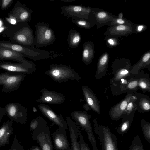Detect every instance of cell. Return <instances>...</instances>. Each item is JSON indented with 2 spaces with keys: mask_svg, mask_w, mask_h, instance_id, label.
<instances>
[{
  "mask_svg": "<svg viewBox=\"0 0 150 150\" xmlns=\"http://www.w3.org/2000/svg\"><path fill=\"white\" fill-rule=\"evenodd\" d=\"M0 47L21 53L25 57L35 61L43 59H52L59 56L58 53L55 52L43 50L34 47H26L11 41L0 40Z\"/></svg>",
  "mask_w": 150,
  "mask_h": 150,
  "instance_id": "1",
  "label": "cell"
},
{
  "mask_svg": "<svg viewBox=\"0 0 150 150\" xmlns=\"http://www.w3.org/2000/svg\"><path fill=\"white\" fill-rule=\"evenodd\" d=\"M6 35L13 43L30 47L35 45L33 30L28 24L13 26Z\"/></svg>",
  "mask_w": 150,
  "mask_h": 150,
  "instance_id": "2",
  "label": "cell"
},
{
  "mask_svg": "<svg viewBox=\"0 0 150 150\" xmlns=\"http://www.w3.org/2000/svg\"><path fill=\"white\" fill-rule=\"evenodd\" d=\"M45 74L54 81L61 83L69 80H81L78 73L70 67L63 64H52Z\"/></svg>",
  "mask_w": 150,
  "mask_h": 150,
  "instance_id": "3",
  "label": "cell"
},
{
  "mask_svg": "<svg viewBox=\"0 0 150 150\" xmlns=\"http://www.w3.org/2000/svg\"><path fill=\"white\" fill-rule=\"evenodd\" d=\"M93 121L94 132L98 136L102 150H119L117 147V137L110 129L99 124L96 119H93Z\"/></svg>",
  "mask_w": 150,
  "mask_h": 150,
  "instance_id": "4",
  "label": "cell"
},
{
  "mask_svg": "<svg viewBox=\"0 0 150 150\" xmlns=\"http://www.w3.org/2000/svg\"><path fill=\"white\" fill-rule=\"evenodd\" d=\"M32 12L31 10L18 1L10 11L8 17L5 19L13 26L28 24L31 20Z\"/></svg>",
  "mask_w": 150,
  "mask_h": 150,
  "instance_id": "5",
  "label": "cell"
},
{
  "mask_svg": "<svg viewBox=\"0 0 150 150\" xmlns=\"http://www.w3.org/2000/svg\"><path fill=\"white\" fill-rule=\"evenodd\" d=\"M35 27V44L37 48L49 45L55 42V35L48 25L40 22L36 24Z\"/></svg>",
  "mask_w": 150,
  "mask_h": 150,
  "instance_id": "6",
  "label": "cell"
},
{
  "mask_svg": "<svg viewBox=\"0 0 150 150\" xmlns=\"http://www.w3.org/2000/svg\"><path fill=\"white\" fill-rule=\"evenodd\" d=\"M71 116L76 123L86 132L93 150H98L90 121L91 115L84 111L77 110L71 112Z\"/></svg>",
  "mask_w": 150,
  "mask_h": 150,
  "instance_id": "7",
  "label": "cell"
},
{
  "mask_svg": "<svg viewBox=\"0 0 150 150\" xmlns=\"http://www.w3.org/2000/svg\"><path fill=\"white\" fill-rule=\"evenodd\" d=\"M26 76L23 74H11L6 72L0 73V86H2V91L9 93L19 89Z\"/></svg>",
  "mask_w": 150,
  "mask_h": 150,
  "instance_id": "8",
  "label": "cell"
},
{
  "mask_svg": "<svg viewBox=\"0 0 150 150\" xmlns=\"http://www.w3.org/2000/svg\"><path fill=\"white\" fill-rule=\"evenodd\" d=\"M4 111L11 120L17 123L25 124L27 119V110L18 103L11 102L4 108Z\"/></svg>",
  "mask_w": 150,
  "mask_h": 150,
  "instance_id": "9",
  "label": "cell"
},
{
  "mask_svg": "<svg viewBox=\"0 0 150 150\" xmlns=\"http://www.w3.org/2000/svg\"><path fill=\"white\" fill-rule=\"evenodd\" d=\"M0 69L5 72L16 74H30L36 70L35 64L13 63L7 61L0 62Z\"/></svg>",
  "mask_w": 150,
  "mask_h": 150,
  "instance_id": "10",
  "label": "cell"
},
{
  "mask_svg": "<svg viewBox=\"0 0 150 150\" xmlns=\"http://www.w3.org/2000/svg\"><path fill=\"white\" fill-rule=\"evenodd\" d=\"M60 10L62 14L66 17L86 20L88 19L91 12L90 8L79 5L63 6L61 7Z\"/></svg>",
  "mask_w": 150,
  "mask_h": 150,
  "instance_id": "11",
  "label": "cell"
},
{
  "mask_svg": "<svg viewBox=\"0 0 150 150\" xmlns=\"http://www.w3.org/2000/svg\"><path fill=\"white\" fill-rule=\"evenodd\" d=\"M38 106L42 114L57 126L59 128L65 130L67 129V121L62 117L56 113L49 106L42 103L38 105Z\"/></svg>",
  "mask_w": 150,
  "mask_h": 150,
  "instance_id": "12",
  "label": "cell"
},
{
  "mask_svg": "<svg viewBox=\"0 0 150 150\" xmlns=\"http://www.w3.org/2000/svg\"><path fill=\"white\" fill-rule=\"evenodd\" d=\"M42 93L40 98L36 100L38 102L51 104H60L65 101V97L59 92L43 88L40 90Z\"/></svg>",
  "mask_w": 150,
  "mask_h": 150,
  "instance_id": "13",
  "label": "cell"
},
{
  "mask_svg": "<svg viewBox=\"0 0 150 150\" xmlns=\"http://www.w3.org/2000/svg\"><path fill=\"white\" fill-rule=\"evenodd\" d=\"M82 90L86 103L83 108L86 111L92 109L98 114L100 113V107L96 95L88 86H83Z\"/></svg>",
  "mask_w": 150,
  "mask_h": 150,
  "instance_id": "14",
  "label": "cell"
},
{
  "mask_svg": "<svg viewBox=\"0 0 150 150\" xmlns=\"http://www.w3.org/2000/svg\"><path fill=\"white\" fill-rule=\"evenodd\" d=\"M55 150H71L66 130L58 128L52 135Z\"/></svg>",
  "mask_w": 150,
  "mask_h": 150,
  "instance_id": "15",
  "label": "cell"
},
{
  "mask_svg": "<svg viewBox=\"0 0 150 150\" xmlns=\"http://www.w3.org/2000/svg\"><path fill=\"white\" fill-rule=\"evenodd\" d=\"M133 95L129 93L120 102L112 107L109 112L110 118L113 120H117L123 118L127 106Z\"/></svg>",
  "mask_w": 150,
  "mask_h": 150,
  "instance_id": "16",
  "label": "cell"
},
{
  "mask_svg": "<svg viewBox=\"0 0 150 150\" xmlns=\"http://www.w3.org/2000/svg\"><path fill=\"white\" fill-rule=\"evenodd\" d=\"M7 60H13L23 64H30L32 62L26 59L21 53L0 47V62Z\"/></svg>",
  "mask_w": 150,
  "mask_h": 150,
  "instance_id": "17",
  "label": "cell"
},
{
  "mask_svg": "<svg viewBox=\"0 0 150 150\" xmlns=\"http://www.w3.org/2000/svg\"><path fill=\"white\" fill-rule=\"evenodd\" d=\"M66 120L68 126L69 127L71 148L72 150H80L79 143L77 140L80 130L76 124L69 116L66 117Z\"/></svg>",
  "mask_w": 150,
  "mask_h": 150,
  "instance_id": "18",
  "label": "cell"
},
{
  "mask_svg": "<svg viewBox=\"0 0 150 150\" xmlns=\"http://www.w3.org/2000/svg\"><path fill=\"white\" fill-rule=\"evenodd\" d=\"M12 123L11 120L5 122L0 128V148L9 144V137L13 132Z\"/></svg>",
  "mask_w": 150,
  "mask_h": 150,
  "instance_id": "19",
  "label": "cell"
},
{
  "mask_svg": "<svg viewBox=\"0 0 150 150\" xmlns=\"http://www.w3.org/2000/svg\"><path fill=\"white\" fill-rule=\"evenodd\" d=\"M108 60V55L107 53L103 55L100 59L98 64L95 77L96 79H99L106 74Z\"/></svg>",
  "mask_w": 150,
  "mask_h": 150,
  "instance_id": "20",
  "label": "cell"
},
{
  "mask_svg": "<svg viewBox=\"0 0 150 150\" xmlns=\"http://www.w3.org/2000/svg\"><path fill=\"white\" fill-rule=\"evenodd\" d=\"M94 50L92 43L88 42L83 45V50L82 55V60L86 64H90L93 56Z\"/></svg>",
  "mask_w": 150,
  "mask_h": 150,
  "instance_id": "21",
  "label": "cell"
},
{
  "mask_svg": "<svg viewBox=\"0 0 150 150\" xmlns=\"http://www.w3.org/2000/svg\"><path fill=\"white\" fill-rule=\"evenodd\" d=\"M81 39L79 32L73 29L71 30L69 32L67 39L68 45L71 48L75 49L79 46Z\"/></svg>",
  "mask_w": 150,
  "mask_h": 150,
  "instance_id": "22",
  "label": "cell"
},
{
  "mask_svg": "<svg viewBox=\"0 0 150 150\" xmlns=\"http://www.w3.org/2000/svg\"><path fill=\"white\" fill-rule=\"evenodd\" d=\"M132 27L130 25H119L111 27L109 30L110 34L112 35H125L132 31Z\"/></svg>",
  "mask_w": 150,
  "mask_h": 150,
  "instance_id": "23",
  "label": "cell"
},
{
  "mask_svg": "<svg viewBox=\"0 0 150 150\" xmlns=\"http://www.w3.org/2000/svg\"><path fill=\"white\" fill-rule=\"evenodd\" d=\"M134 115L123 118L122 122L117 128L116 132L119 134H123L129 129L133 120Z\"/></svg>",
  "mask_w": 150,
  "mask_h": 150,
  "instance_id": "24",
  "label": "cell"
},
{
  "mask_svg": "<svg viewBox=\"0 0 150 150\" xmlns=\"http://www.w3.org/2000/svg\"><path fill=\"white\" fill-rule=\"evenodd\" d=\"M131 70L128 69L126 67L118 68L114 74V76L110 81L113 84L115 82L122 80L124 78L129 76L131 73Z\"/></svg>",
  "mask_w": 150,
  "mask_h": 150,
  "instance_id": "25",
  "label": "cell"
},
{
  "mask_svg": "<svg viewBox=\"0 0 150 150\" xmlns=\"http://www.w3.org/2000/svg\"><path fill=\"white\" fill-rule=\"evenodd\" d=\"M150 53L149 52L145 54L140 61L131 70V73L132 74H137L140 68L150 64Z\"/></svg>",
  "mask_w": 150,
  "mask_h": 150,
  "instance_id": "26",
  "label": "cell"
},
{
  "mask_svg": "<svg viewBox=\"0 0 150 150\" xmlns=\"http://www.w3.org/2000/svg\"><path fill=\"white\" fill-rule=\"evenodd\" d=\"M137 97L133 96L127 106L123 118L132 115H134L137 109Z\"/></svg>",
  "mask_w": 150,
  "mask_h": 150,
  "instance_id": "27",
  "label": "cell"
},
{
  "mask_svg": "<svg viewBox=\"0 0 150 150\" xmlns=\"http://www.w3.org/2000/svg\"><path fill=\"white\" fill-rule=\"evenodd\" d=\"M140 125L143 133L146 140L150 143V123L143 119L140 120Z\"/></svg>",
  "mask_w": 150,
  "mask_h": 150,
  "instance_id": "28",
  "label": "cell"
},
{
  "mask_svg": "<svg viewBox=\"0 0 150 150\" xmlns=\"http://www.w3.org/2000/svg\"><path fill=\"white\" fill-rule=\"evenodd\" d=\"M128 150H144L143 144L138 134L134 137Z\"/></svg>",
  "mask_w": 150,
  "mask_h": 150,
  "instance_id": "29",
  "label": "cell"
},
{
  "mask_svg": "<svg viewBox=\"0 0 150 150\" xmlns=\"http://www.w3.org/2000/svg\"><path fill=\"white\" fill-rule=\"evenodd\" d=\"M13 26L5 19L0 18V35H6L11 30Z\"/></svg>",
  "mask_w": 150,
  "mask_h": 150,
  "instance_id": "30",
  "label": "cell"
},
{
  "mask_svg": "<svg viewBox=\"0 0 150 150\" xmlns=\"http://www.w3.org/2000/svg\"><path fill=\"white\" fill-rule=\"evenodd\" d=\"M137 105V108L141 110V111H148L150 109V102L147 98L142 97L139 100Z\"/></svg>",
  "mask_w": 150,
  "mask_h": 150,
  "instance_id": "31",
  "label": "cell"
},
{
  "mask_svg": "<svg viewBox=\"0 0 150 150\" xmlns=\"http://www.w3.org/2000/svg\"><path fill=\"white\" fill-rule=\"evenodd\" d=\"M71 18L73 23L78 27L87 29L90 28V23L86 20L75 18Z\"/></svg>",
  "mask_w": 150,
  "mask_h": 150,
  "instance_id": "32",
  "label": "cell"
},
{
  "mask_svg": "<svg viewBox=\"0 0 150 150\" xmlns=\"http://www.w3.org/2000/svg\"><path fill=\"white\" fill-rule=\"evenodd\" d=\"M139 86L142 90L150 92V81L144 77H141L139 79Z\"/></svg>",
  "mask_w": 150,
  "mask_h": 150,
  "instance_id": "33",
  "label": "cell"
},
{
  "mask_svg": "<svg viewBox=\"0 0 150 150\" xmlns=\"http://www.w3.org/2000/svg\"><path fill=\"white\" fill-rule=\"evenodd\" d=\"M79 142L80 150H90L88 145L85 142L83 136L80 131L79 132Z\"/></svg>",
  "mask_w": 150,
  "mask_h": 150,
  "instance_id": "34",
  "label": "cell"
},
{
  "mask_svg": "<svg viewBox=\"0 0 150 150\" xmlns=\"http://www.w3.org/2000/svg\"><path fill=\"white\" fill-rule=\"evenodd\" d=\"M125 88L129 90H136L139 86V79L130 81Z\"/></svg>",
  "mask_w": 150,
  "mask_h": 150,
  "instance_id": "35",
  "label": "cell"
},
{
  "mask_svg": "<svg viewBox=\"0 0 150 150\" xmlns=\"http://www.w3.org/2000/svg\"><path fill=\"white\" fill-rule=\"evenodd\" d=\"M14 1L13 0H0V6L2 10H5L9 7Z\"/></svg>",
  "mask_w": 150,
  "mask_h": 150,
  "instance_id": "36",
  "label": "cell"
},
{
  "mask_svg": "<svg viewBox=\"0 0 150 150\" xmlns=\"http://www.w3.org/2000/svg\"><path fill=\"white\" fill-rule=\"evenodd\" d=\"M10 150H24V148L20 145L16 136L15 137Z\"/></svg>",
  "mask_w": 150,
  "mask_h": 150,
  "instance_id": "37",
  "label": "cell"
},
{
  "mask_svg": "<svg viewBox=\"0 0 150 150\" xmlns=\"http://www.w3.org/2000/svg\"><path fill=\"white\" fill-rule=\"evenodd\" d=\"M97 18L100 21H106L109 18L108 14L105 12H100L96 15Z\"/></svg>",
  "mask_w": 150,
  "mask_h": 150,
  "instance_id": "38",
  "label": "cell"
},
{
  "mask_svg": "<svg viewBox=\"0 0 150 150\" xmlns=\"http://www.w3.org/2000/svg\"><path fill=\"white\" fill-rule=\"evenodd\" d=\"M39 116L34 119L31 121L30 125V130L33 131L38 127L39 122Z\"/></svg>",
  "mask_w": 150,
  "mask_h": 150,
  "instance_id": "39",
  "label": "cell"
},
{
  "mask_svg": "<svg viewBox=\"0 0 150 150\" xmlns=\"http://www.w3.org/2000/svg\"><path fill=\"white\" fill-rule=\"evenodd\" d=\"M113 23L114 24H118L120 25H124L126 24V21L122 18H118L113 20Z\"/></svg>",
  "mask_w": 150,
  "mask_h": 150,
  "instance_id": "40",
  "label": "cell"
},
{
  "mask_svg": "<svg viewBox=\"0 0 150 150\" xmlns=\"http://www.w3.org/2000/svg\"><path fill=\"white\" fill-rule=\"evenodd\" d=\"M108 43L111 46H114L116 44L115 40L112 38H109L107 40Z\"/></svg>",
  "mask_w": 150,
  "mask_h": 150,
  "instance_id": "41",
  "label": "cell"
},
{
  "mask_svg": "<svg viewBox=\"0 0 150 150\" xmlns=\"http://www.w3.org/2000/svg\"><path fill=\"white\" fill-rule=\"evenodd\" d=\"M144 28V26L143 25H139L137 28V30L139 32H140L143 30Z\"/></svg>",
  "mask_w": 150,
  "mask_h": 150,
  "instance_id": "42",
  "label": "cell"
},
{
  "mask_svg": "<svg viewBox=\"0 0 150 150\" xmlns=\"http://www.w3.org/2000/svg\"><path fill=\"white\" fill-rule=\"evenodd\" d=\"M5 115L4 108L0 107V116H4Z\"/></svg>",
  "mask_w": 150,
  "mask_h": 150,
  "instance_id": "43",
  "label": "cell"
},
{
  "mask_svg": "<svg viewBox=\"0 0 150 150\" xmlns=\"http://www.w3.org/2000/svg\"><path fill=\"white\" fill-rule=\"evenodd\" d=\"M28 150H41L40 147L38 146H34L31 147Z\"/></svg>",
  "mask_w": 150,
  "mask_h": 150,
  "instance_id": "44",
  "label": "cell"
},
{
  "mask_svg": "<svg viewBox=\"0 0 150 150\" xmlns=\"http://www.w3.org/2000/svg\"><path fill=\"white\" fill-rule=\"evenodd\" d=\"M76 0H61V1H62L64 2H71L72 1H74Z\"/></svg>",
  "mask_w": 150,
  "mask_h": 150,
  "instance_id": "45",
  "label": "cell"
},
{
  "mask_svg": "<svg viewBox=\"0 0 150 150\" xmlns=\"http://www.w3.org/2000/svg\"><path fill=\"white\" fill-rule=\"evenodd\" d=\"M4 116H0V123L1 122V120L2 119H3Z\"/></svg>",
  "mask_w": 150,
  "mask_h": 150,
  "instance_id": "46",
  "label": "cell"
},
{
  "mask_svg": "<svg viewBox=\"0 0 150 150\" xmlns=\"http://www.w3.org/2000/svg\"><path fill=\"white\" fill-rule=\"evenodd\" d=\"M71 150H72V149H71Z\"/></svg>",
  "mask_w": 150,
  "mask_h": 150,
  "instance_id": "47",
  "label": "cell"
}]
</instances>
